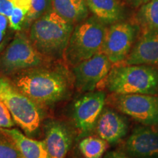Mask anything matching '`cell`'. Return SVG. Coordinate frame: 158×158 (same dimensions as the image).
Segmentation results:
<instances>
[{
  "label": "cell",
  "mask_w": 158,
  "mask_h": 158,
  "mask_svg": "<svg viewBox=\"0 0 158 158\" xmlns=\"http://www.w3.org/2000/svg\"><path fill=\"white\" fill-rule=\"evenodd\" d=\"M12 81L40 107L62 100L70 89L68 76L62 70L39 67L18 73Z\"/></svg>",
  "instance_id": "6da1fadb"
},
{
  "label": "cell",
  "mask_w": 158,
  "mask_h": 158,
  "mask_svg": "<svg viewBox=\"0 0 158 158\" xmlns=\"http://www.w3.org/2000/svg\"><path fill=\"white\" fill-rule=\"evenodd\" d=\"M74 25L52 9L31 23L29 36L31 44L43 56H64Z\"/></svg>",
  "instance_id": "7a4b0ae2"
},
{
  "label": "cell",
  "mask_w": 158,
  "mask_h": 158,
  "mask_svg": "<svg viewBox=\"0 0 158 158\" xmlns=\"http://www.w3.org/2000/svg\"><path fill=\"white\" fill-rule=\"evenodd\" d=\"M104 85L113 94H155L158 91V70L145 64L112 67Z\"/></svg>",
  "instance_id": "3957f363"
},
{
  "label": "cell",
  "mask_w": 158,
  "mask_h": 158,
  "mask_svg": "<svg viewBox=\"0 0 158 158\" xmlns=\"http://www.w3.org/2000/svg\"><path fill=\"white\" fill-rule=\"evenodd\" d=\"M107 29L94 16L75 26L64 54L67 62L76 66L101 52Z\"/></svg>",
  "instance_id": "277c9868"
},
{
  "label": "cell",
  "mask_w": 158,
  "mask_h": 158,
  "mask_svg": "<svg viewBox=\"0 0 158 158\" xmlns=\"http://www.w3.org/2000/svg\"><path fill=\"white\" fill-rule=\"evenodd\" d=\"M0 101L26 133H36L43 118L41 107L21 92L13 81L3 76H0Z\"/></svg>",
  "instance_id": "5b68a950"
},
{
  "label": "cell",
  "mask_w": 158,
  "mask_h": 158,
  "mask_svg": "<svg viewBox=\"0 0 158 158\" xmlns=\"http://www.w3.org/2000/svg\"><path fill=\"white\" fill-rule=\"evenodd\" d=\"M43 56L36 50L24 33H19L0 56V73L13 75L40 67Z\"/></svg>",
  "instance_id": "8992f818"
},
{
  "label": "cell",
  "mask_w": 158,
  "mask_h": 158,
  "mask_svg": "<svg viewBox=\"0 0 158 158\" xmlns=\"http://www.w3.org/2000/svg\"><path fill=\"white\" fill-rule=\"evenodd\" d=\"M107 100L118 111L143 125L158 124V96L155 94H112Z\"/></svg>",
  "instance_id": "52a82bcc"
},
{
  "label": "cell",
  "mask_w": 158,
  "mask_h": 158,
  "mask_svg": "<svg viewBox=\"0 0 158 158\" xmlns=\"http://www.w3.org/2000/svg\"><path fill=\"white\" fill-rule=\"evenodd\" d=\"M140 30L136 23L124 21L110 25L106 31L101 52L112 64L124 62L133 48Z\"/></svg>",
  "instance_id": "ba28073f"
},
{
  "label": "cell",
  "mask_w": 158,
  "mask_h": 158,
  "mask_svg": "<svg viewBox=\"0 0 158 158\" xmlns=\"http://www.w3.org/2000/svg\"><path fill=\"white\" fill-rule=\"evenodd\" d=\"M112 68V63L102 52L73 67L75 84L81 92H93L105 81Z\"/></svg>",
  "instance_id": "9c48e42d"
},
{
  "label": "cell",
  "mask_w": 158,
  "mask_h": 158,
  "mask_svg": "<svg viewBox=\"0 0 158 158\" xmlns=\"http://www.w3.org/2000/svg\"><path fill=\"white\" fill-rule=\"evenodd\" d=\"M106 102L104 92H89L75 102L73 118L75 125L81 135L89 133L95 128L99 116Z\"/></svg>",
  "instance_id": "30bf717a"
},
{
  "label": "cell",
  "mask_w": 158,
  "mask_h": 158,
  "mask_svg": "<svg viewBox=\"0 0 158 158\" xmlns=\"http://www.w3.org/2000/svg\"><path fill=\"white\" fill-rule=\"evenodd\" d=\"M126 152L136 158H158V130L150 126H138L126 141Z\"/></svg>",
  "instance_id": "8fae6325"
},
{
  "label": "cell",
  "mask_w": 158,
  "mask_h": 158,
  "mask_svg": "<svg viewBox=\"0 0 158 158\" xmlns=\"http://www.w3.org/2000/svg\"><path fill=\"white\" fill-rule=\"evenodd\" d=\"M43 141L51 158H65L72 145V134L66 124L52 120L45 125Z\"/></svg>",
  "instance_id": "7c38bea8"
},
{
  "label": "cell",
  "mask_w": 158,
  "mask_h": 158,
  "mask_svg": "<svg viewBox=\"0 0 158 158\" xmlns=\"http://www.w3.org/2000/svg\"><path fill=\"white\" fill-rule=\"evenodd\" d=\"M95 129L99 137L108 143H116L127 134V122L117 112L106 108L99 116Z\"/></svg>",
  "instance_id": "4fadbf2b"
},
{
  "label": "cell",
  "mask_w": 158,
  "mask_h": 158,
  "mask_svg": "<svg viewBox=\"0 0 158 158\" xmlns=\"http://www.w3.org/2000/svg\"><path fill=\"white\" fill-rule=\"evenodd\" d=\"M124 64H158V31L142 34Z\"/></svg>",
  "instance_id": "5bb4252c"
},
{
  "label": "cell",
  "mask_w": 158,
  "mask_h": 158,
  "mask_svg": "<svg viewBox=\"0 0 158 158\" xmlns=\"http://www.w3.org/2000/svg\"><path fill=\"white\" fill-rule=\"evenodd\" d=\"M0 133L13 142L22 158H51L44 141L27 137L14 128H0Z\"/></svg>",
  "instance_id": "9a60e30c"
},
{
  "label": "cell",
  "mask_w": 158,
  "mask_h": 158,
  "mask_svg": "<svg viewBox=\"0 0 158 158\" xmlns=\"http://www.w3.org/2000/svg\"><path fill=\"white\" fill-rule=\"evenodd\" d=\"M94 17L106 26L124 21L126 9L121 0H85Z\"/></svg>",
  "instance_id": "2e32d148"
},
{
  "label": "cell",
  "mask_w": 158,
  "mask_h": 158,
  "mask_svg": "<svg viewBox=\"0 0 158 158\" xmlns=\"http://www.w3.org/2000/svg\"><path fill=\"white\" fill-rule=\"evenodd\" d=\"M51 9L72 24H78L88 18L85 0H51Z\"/></svg>",
  "instance_id": "e0dca14e"
},
{
  "label": "cell",
  "mask_w": 158,
  "mask_h": 158,
  "mask_svg": "<svg viewBox=\"0 0 158 158\" xmlns=\"http://www.w3.org/2000/svg\"><path fill=\"white\" fill-rule=\"evenodd\" d=\"M135 19L142 34L158 31V0H149L141 6Z\"/></svg>",
  "instance_id": "ac0fdd59"
},
{
  "label": "cell",
  "mask_w": 158,
  "mask_h": 158,
  "mask_svg": "<svg viewBox=\"0 0 158 158\" xmlns=\"http://www.w3.org/2000/svg\"><path fill=\"white\" fill-rule=\"evenodd\" d=\"M108 147V143L100 137L89 136L79 143V149L84 158H102Z\"/></svg>",
  "instance_id": "d6986e66"
},
{
  "label": "cell",
  "mask_w": 158,
  "mask_h": 158,
  "mask_svg": "<svg viewBox=\"0 0 158 158\" xmlns=\"http://www.w3.org/2000/svg\"><path fill=\"white\" fill-rule=\"evenodd\" d=\"M51 9V0H31L29 10L23 28L30 27L35 20L39 19Z\"/></svg>",
  "instance_id": "ffe728a7"
},
{
  "label": "cell",
  "mask_w": 158,
  "mask_h": 158,
  "mask_svg": "<svg viewBox=\"0 0 158 158\" xmlns=\"http://www.w3.org/2000/svg\"><path fill=\"white\" fill-rule=\"evenodd\" d=\"M0 158H22L13 142L5 136H0Z\"/></svg>",
  "instance_id": "44dd1931"
},
{
  "label": "cell",
  "mask_w": 158,
  "mask_h": 158,
  "mask_svg": "<svg viewBox=\"0 0 158 158\" xmlns=\"http://www.w3.org/2000/svg\"><path fill=\"white\" fill-rule=\"evenodd\" d=\"M27 16V13L24 10L18 7H13V12L8 18L10 28L16 31H21L23 28Z\"/></svg>",
  "instance_id": "7402d4cb"
},
{
  "label": "cell",
  "mask_w": 158,
  "mask_h": 158,
  "mask_svg": "<svg viewBox=\"0 0 158 158\" xmlns=\"http://www.w3.org/2000/svg\"><path fill=\"white\" fill-rule=\"evenodd\" d=\"M8 109L2 101H0V128H11L15 125Z\"/></svg>",
  "instance_id": "603a6c76"
},
{
  "label": "cell",
  "mask_w": 158,
  "mask_h": 158,
  "mask_svg": "<svg viewBox=\"0 0 158 158\" xmlns=\"http://www.w3.org/2000/svg\"><path fill=\"white\" fill-rule=\"evenodd\" d=\"M13 10V0H0V14L9 18Z\"/></svg>",
  "instance_id": "cb8c5ba5"
},
{
  "label": "cell",
  "mask_w": 158,
  "mask_h": 158,
  "mask_svg": "<svg viewBox=\"0 0 158 158\" xmlns=\"http://www.w3.org/2000/svg\"><path fill=\"white\" fill-rule=\"evenodd\" d=\"M7 19L5 15L0 14V42L2 41V39L5 34V31L7 27Z\"/></svg>",
  "instance_id": "d4e9b609"
},
{
  "label": "cell",
  "mask_w": 158,
  "mask_h": 158,
  "mask_svg": "<svg viewBox=\"0 0 158 158\" xmlns=\"http://www.w3.org/2000/svg\"><path fill=\"white\" fill-rule=\"evenodd\" d=\"M105 158H133L120 151H111L106 155Z\"/></svg>",
  "instance_id": "484cf974"
},
{
  "label": "cell",
  "mask_w": 158,
  "mask_h": 158,
  "mask_svg": "<svg viewBox=\"0 0 158 158\" xmlns=\"http://www.w3.org/2000/svg\"><path fill=\"white\" fill-rule=\"evenodd\" d=\"M149 0H125V2L127 4L131 6V7H134V8H139L141 6L144 5L149 2Z\"/></svg>",
  "instance_id": "4316f807"
},
{
  "label": "cell",
  "mask_w": 158,
  "mask_h": 158,
  "mask_svg": "<svg viewBox=\"0 0 158 158\" xmlns=\"http://www.w3.org/2000/svg\"><path fill=\"white\" fill-rule=\"evenodd\" d=\"M6 44H7V41L5 40L3 41V42H2L1 43H0V52H1L2 51V49L5 48V46L6 45Z\"/></svg>",
  "instance_id": "83f0119b"
}]
</instances>
